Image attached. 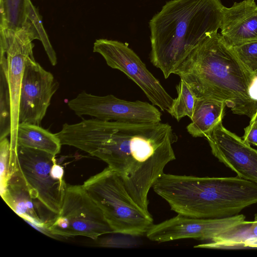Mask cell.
I'll list each match as a JSON object with an SVG mask.
<instances>
[{"label": "cell", "mask_w": 257, "mask_h": 257, "mask_svg": "<svg viewBox=\"0 0 257 257\" xmlns=\"http://www.w3.org/2000/svg\"><path fill=\"white\" fill-rule=\"evenodd\" d=\"M55 156L42 151L17 146L15 151H11L10 174L20 177L31 196L58 214L67 185L64 169L57 163Z\"/></svg>", "instance_id": "cell-6"}, {"label": "cell", "mask_w": 257, "mask_h": 257, "mask_svg": "<svg viewBox=\"0 0 257 257\" xmlns=\"http://www.w3.org/2000/svg\"><path fill=\"white\" fill-rule=\"evenodd\" d=\"M255 121H257V110L254 115L252 117L251 119H250V122Z\"/></svg>", "instance_id": "cell-28"}, {"label": "cell", "mask_w": 257, "mask_h": 257, "mask_svg": "<svg viewBox=\"0 0 257 257\" xmlns=\"http://www.w3.org/2000/svg\"><path fill=\"white\" fill-rule=\"evenodd\" d=\"M244 220L245 216L240 214L216 218H192L178 214L153 224L146 235L150 240L158 242L185 238L210 241Z\"/></svg>", "instance_id": "cell-12"}, {"label": "cell", "mask_w": 257, "mask_h": 257, "mask_svg": "<svg viewBox=\"0 0 257 257\" xmlns=\"http://www.w3.org/2000/svg\"><path fill=\"white\" fill-rule=\"evenodd\" d=\"M178 96L168 112L178 121L185 116L192 117L196 97L187 84L182 80L176 86Z\"/></svg>", "instance_id": "cell-20"}, {"label": "cell", "mask_w": 257, "mask_h": 257, "mask_svg": "<svg viewBox=\"0 0 257 257\" xmlns=\"http://www.w3.org/2000/svg\"><path fill=\"white\" fill-rule=\"evenodd\" d=\"M10 141L7 137L0 140L1 193L4 191L11 178L10 174Z\"/></svg>", "instance_id": "cell-23"}, {"label": "cell", "mask_w": 257, "mask_h": 257, "mask_svg": "<svg viewBox=\"0 0 257 257\" xmlns=\"http://www.w3.org/2000/svg\"><path fill=\"white\" fill-rule=\"evenodd\" d=\"M31 0H0V28H16L27 21Z\"/></svg>", "instance_id": "cell-19"}, {"label": "cell", "mask_w": 257, "mask_h": 257, "mask_svg": "<svg viewBox=\"0 0 257 257\" xmlns=\"http://www.w3.org/2000/svg\"><path fill=\"white\" fill-rule=\"evenodd\" d=\"M220 29L221 35L231 47L257 41V5L255 0L235 2L224 6Z\"/></svg>", "instance_id": "cell-14"}, {"label": "cell", "mask_w": 257, "mask_h": 257, "mask_svg": "<svg viewBox=\"0 0 257 257\" xmlns=\"http://www.w3.org/2000/svg\"><path fill=\"white\" fill-rule=\"evenodd\" d=\"M1 195L17 214L38 228L45 230L47 223L56 216L48 215L52 212L44 211L48 209L31 196L25 183L17 175H12Z\"/></svg>", "instance_id": "cell-15"}, {"label": "cell", "mask_w": 257, "mask_h": 257, "mask_svg": "<svg viewBox=\"0 0 257 257\" xmlns=\"http://www.w3.org/2000/svg\"><path fill=\"white\" fill-rule=\"evenodd\" d=\"M225 103L210 98H196L191 122L187 131L193 137H205L222 122Z\"/></svg>", "instance_id": "cell-16"}, {"label": "cell", "mask_w": 257, "mask_h": 257, "mask_svg": "<svg viewBox=\"0 0 257 257\" xmlns=\"http://www.w3.org/2000/svg\"><path fill=\"white\" fill-rule=\"evenodd\" d=\"M16 146L46 152L54 156L61 151L62 144L56 136L40 125L26 122L19 123Z\"/></svg>", "instance_id": "cell-17"}, {"label": "cell", "mask_w": 257, "mask_h": 257, "mask_svg": "<svg viewBox=\"0 0 257 257\" xmlns=\"http://www.w3.org/2000/svg\"><path fill=\"white\" fill-rule=\"evenodd\" d=\"M67 104L79 116L89 115L102 120L132 123L161 121V112L152 104L127 101L112 94L97 96L83 91Z\"/></svg>", "instance_id": "cell-10"}, {"label": "cell", "mask_w": 257, "mask_h": 257, "mask_svg": "<svg viewBox=\"0 0 257 257\" xmlns=\"http://www.w3.org/2000/svg\"><path fill=\"white\" fill-rule=\"evenodd\" d=\"M11 102L9 87L0 69V140L11 134Z\"/></svg>", "instance_id": "cell-21"}, {"label": "cell", "mask_w": 257, "mask_h": 257, "mask_svg": "<svg viewBox=\"0 0 257 257\" xmlns=\"http://www.w3.org/2000/svg\"><path fill=\"white\" fill-rule=\"evenodd\" d=\"M38 40L31 23L27 21L21 27L0 28V69L6 78L11 102V149L16 148L19 125V96L26 60L34 56L33 43Z\"/></svg>", "instance_id": "cell-8"}, {"label": "cell", "mask_w": 257, "mask_h": 257, "mask_svg": "<svg viewBox=\"0 0 257 257\" xmlns=\"http://www.w3.org/2000/svg\"><path fill=\"white\" fill-rule=\"evenodd\" d=\"M58 87L51 72L36 62L34 56L28 57L20 92L19 122L40 125Z\"/></svg>", "instance_id": "cell-11"}, {"label": "cell", "mask_w": 257, "mask_h": 257, "mask_svg": "<svg viewBox=\"0 0 257 257\" xmlns=\"http://www.w3.org/2000/svg\"><path fill=\"white\" fill-rule=\"evenodd\" d=\"M93 51L100 54L108 66L122 72L136 83L153 105L162 111H170L174 98L167 93L127 44L106 39H97Z\"/></svg>", "instance_id": "cell-9"}, {"label": "cell", "mask_w": 257, "mask_h": 257, "mask_svg": "<svg viewBox=\"0 0 257 257\" xmlns=\"http://www.w3.org/2000/svg\"><path fill=\"white\" fill-rule=\"evenodd\" d=\"M232 47L242 62L255 73L257 70V41Z\"/></svg>", "instance_id": "cell-24"}, {"label": "cell", "mask_w": 257, "mask_h": 257, "mask_svg": "<svg viewBox=\"0 0 257 257\" xmlns=\"http://www.w3.org/2000/svg\"><path fill=\"white\" fill-rule=\"evenodd\" d=\"M82 185L113 233L142 236L154 224L151 214L138 205L120 176L109 167L90 177Z\"/></svg>", "instance_id": "cell-5"}, {"label": "cell", "mask_w": 257, "mask_h": 257, "mask_svg": "<svg viewBox=\"0 0 257 257\" xmlns=\"http://www.w3.org/2000/svg\"><path fill=\"white\" fill-rule=\"evenodd\" d=\"M257 238V217L253 221L244 220L239 225L226 231L208 242L194 247L209 249L243 248L248 239Z\"/></svg>", "instance_id": "cell-18"}, {"label": "cell", "mask_w": 257, "mask_h": 257, "mask_svg": "<svg viewBox=\"0 0 257 257\" xmlns=\"http://www.w3.org/2000/svg\"><path fill=\"white\" fill-rule=\"evenodd\" d=\"M243 246L244 248H257V238L247 240L244 243Z\"/></svg>", "instance_id": "cell-27"}, {"label": "cell", "mask_w": 257, "mask_h": 257, "mask_svg": "<svg viewBox=\"0 0 257 257\" xmlns=\"http://www.w3.org/2000/svg\"><path fill=\"white\" fill-rule=\"evenodd\" d=\"M27 20L34 27L38 35V40L42 42L51 64L53 66H55L57 63L56 54L44 28L41 17L32 2H30L28 8Z\"/></svg>", "instance_id": "cell-22"}, {"label": "cell", "mask_w": 257, "mask_h": 257, "mask_svg": "<svg viewBox=\"0 0 257 257\" xmlns=\"http://www.w3.org/2000/svg\"><path fill=\"white\" fill-rule=\"evenodd\" d=\"M244 135L242 139L246 143L257 146V121L249 123L244 129Z\"/></svg>", "instance_id": "cell-25"}, {"label": "cell", "mask_w": 257, "mask_h": 257, "mask_svg": "<svg viewBox=\"0 0 257 257\" xmlns=\"http://www.w3.org/2000/svg\"><path fill=\"white\" fill-rule=\"evenodd\" d=\"M205 138L220 162L238 177L257 185V150L225 128L222 122Z\"/></svg>", "instance_id": "cell-13"}, {"label": "cell", "mask_w": 257, "mask_h": 257, "mask_svg": "<svg viewBox=\"0 0 257 257\" xmlns=\"http://www.w3.org/2000/svg\"><path fill=\"white\" fill-rule=\"evenodd\" d=\"M62 145L77 148L105 162L122 179L132 198L146 212L148 194L175 160L177 137L167 123H132L97 118L65 123L56 134Z\"/></svg>", "instance_id": "cell-1"}, {"label": "cell", "mask_w": 257, "mask_h": 257, "mask_svg": "<svg viewBox=\"0 0 257 257\" xmlns=\"http://www.w3.org/2000/svg\"><path fill=\"white\" fill-rule=\"evenodd\" d=\"M248 94L251 99L257 101V75L255 76L249 85Z\"/></svg>", "instance_id": "cell-26"}, {"label": "cell", "mask_w": 257, "mask_h": 257, "mask_svg": "<svg viewBox=\"0 0 257 257\" xmlns=\"http://www.w3.org/2000/svg\"><path fill=\"white\" fill-rule=\"evenodd\" d=\"M255 74L256 75H257V70L255 72Z\"/></svg>", "instance_id": "cell-29"}, {"label": "cell", "mask_w": 257, "mask_h": 257, "mask_svg": "<svg viewBox=\"0 0 257 257\" xmlns=\"http://www.w3.org/2000/svg\"><path fill=\"white\" fill-rule=\"evenodd\" d=\"M257 147V146H256Z\"/></svg>", "instance_id": "cell-30"}, {"label": "cell", "mask_w": 257, "mask_h": 257, "mask_svg": "<svg viewBox=\"0 0 257 257\" xmlns=\"http://www.w3.org/2000/svg\"><path fill=\"white\" fill-rule=\"evenodd\" d=\"M45 230L56 236L80 235L92 239L113 233L82 185L67 186L60 212L46 225Z\"/></svg>", "instance_id": "cell-7"}, {"label": "cell", "mask_w": 257, "mask_h": 257, "mask_svg": "<svg viewBox=\"0 0 257 257\" xmlns=\"http://www.w3.org/2000/svg\"><path fill=\"white\" fill-rule=\"evenodd\" d=\"M173 74L187 84L197 98L223 101L233 113L250 119L256 113L257 101L248 94L256 75L217 32L204 39Z\"/></svg>", "instance_id": "cell-2"}, {"label": "cell", "mask_w": 257, "mask_h": 257, "mask_svg": "<svg viewBox=\"0 0 257 257\" xmlns=\"http://www.w3.org/2000/svg\"><path fill=\"white\" fill-rule=\"evenodd\" d=\"M220 0H171L149 22L150 60L165 79L207 37L220 29Z\"/></svg>", "instance_id": "cell-3"}, {"label": "cell", "mask_w": 257, "mask_h": 257, "mask_svg": "<svg viewBox=\"0 0 257 257\" xmlns=\"http://www.w3.org/2000/svg\"><path fill=\"white\" fill-rule=\"evenodd\" d=\"M152 188L172 210L189 217L232 216L257 203V185L238 176L202 177L164 173Z\"/></svg>", "instance_id": "cell-4"}]
</instances>
